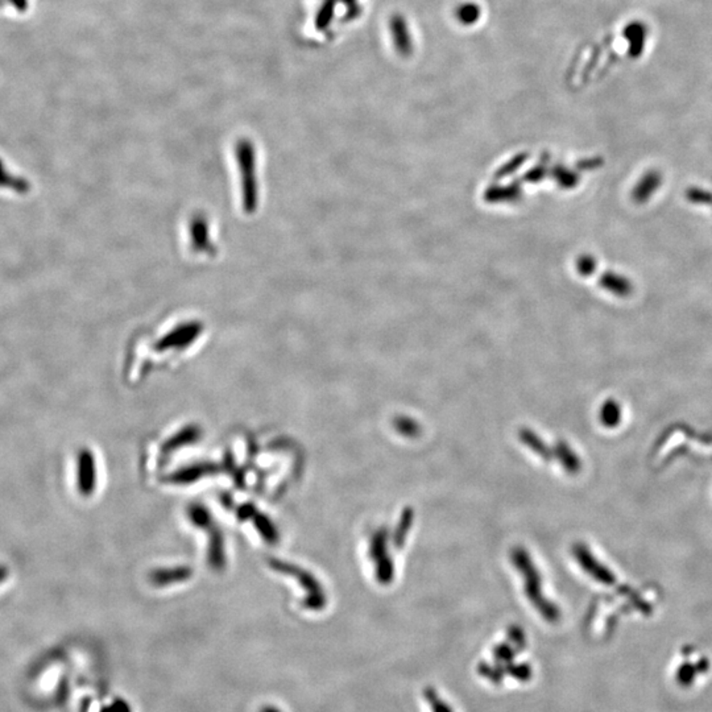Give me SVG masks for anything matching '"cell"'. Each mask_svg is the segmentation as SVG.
<instances>
[{"mask_svg": "<svg viewBox=\"0 0 712 712\" xmlns=\"http://www.w3.org/2000/svg\"><path fill=\"white\" fill-rule=\"evenodd\" d=\"M662 182H664V177L661 172H658L655 169L645 172L632 190L633 202L636 205L648 203L649 199L652 198L657 193V190L662 187Z\"/></svg>", "mask_w": 712, "mask_h": 712, "instance_id": "1", "label": "cell"}, {"mask_svg": "<svg viewBox=\"0 0 712 712\" xmlns=\"http://www.w3.org/2000/svg\"><path fill=\"white\" fill-rule=\"evenodd\" d=\"M600 284L604 289H607L608 292L615 294L620 298L630 297L634 291L633 282L630 279L621 276L619 273H615V272H606L600 280Z\"/></svg>", "mask_w": 712, "mask_h": 712, "instance_id": "2", "label": "cell"}, {"mask_svg": "<svg viewBox=\"0 0 712 712\" xmlns=\"http://www.w3.org/2000/svg\"><path fill=\"white\" fill-rule=\"evenodd\" d=\"M685 197L690 203H694V205H704V206H711L712 205V191L706 190L703 187H688Z\"/></svg>", "mask_w": 712, "mask_h": 712, "instance_id": "3", "label": "cell"}, {"mask_svg": "<svg viewBox=\"0 0 712 712\" xmlns=\"http://www.w3.org/2000/svg\"><path fill=\"white\" fill-rule=\"evenodd\" d=\"M677 682L683 686V688H689L690 685L694 683L695 678H697V670H695V666L690 665V664H683V666H681L677 670Z\"/></svg>", "mask_w": 712, "mask_h": 712, "instance_id": "4", "label": "cell"}, {"mask_svg": "<svg viewBox=\"0 0 712 712\" xmlns=\"http://www.w3.org/2000/svg\"><path fill=\"white\" fill-rule=\"evenodd\" d=\"M425 699L429 702L432 712H454L446 702L441 699V697L433 689L425 690Z\"/></svg>", "mask_w": 712, "mask_h": 712, "instance_id": "5", "label": "cell"}, {"mask_svg": "<svg viewBox=\"0 0 712 712\" xmlns=\"http://www.w3.org/2000/svg\"><path fill=\"white\" fill-rule=\"evenodd\" d=\"M479 673L481 677L487 678L492 683H500L502 681V673H500L496 667L490 666L488 664H481L479 666Z\"/></svg>", "mask_w": 712, "mask_h": 712, "instance_id": "6", "label": "cell"}, {"mask_svg": "<svg viewBox=\"0 0 712 712\" xmlns=\"http://www.w3.org/2000/svg\"><path fill=\"white\" fill-rule=\"evenodd\" d=\"M508 671H509V674H512L511 677L516 678L518 681H523V682L529 681L532 678V669H530V666H528L526 664H524V665L509 666Z\"/></svg>", "mask_w": 712, "mask_h": 712, "instance_id": "7", "label": "cell"}, {"mask_svg": "<svg viewBox=\"0 0 712 712\" xmlns=\"http://www.w3.org/2000/svg\"><path fill=\"white\" fill-rule=\"evenodd\" d=\"M495 658L497 662H502V664H509L511 660H514V651L511 652L509 648L507 646H499L496 651H495Z\"/></svg>", "mask_w": 712, "mask_h": 712, "instance_id": "8", "label": "cell"}, {"mask_svg": "<svg viewBox=\"0 0 712 712\" xmlns=\"http://www.w3.org/2000/svg\"><path fill=\"white\" fill-rule=\"evenodd\" d=\"M582 268H583L586 273H590L593 269L595 268V264H594V261L591 259H584L583 261H582Z\"/></svg>", "mask_w": 712, "mask_h": 712, "instance_id": "9", "label": "cell"}]
</instances>
